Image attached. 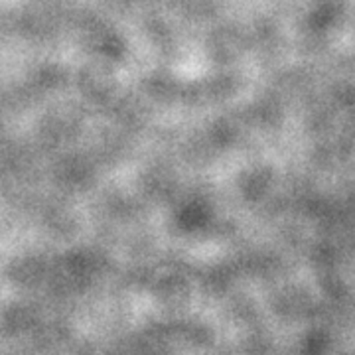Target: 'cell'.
Masks as SVG:
<instances>
[]
</instances>
